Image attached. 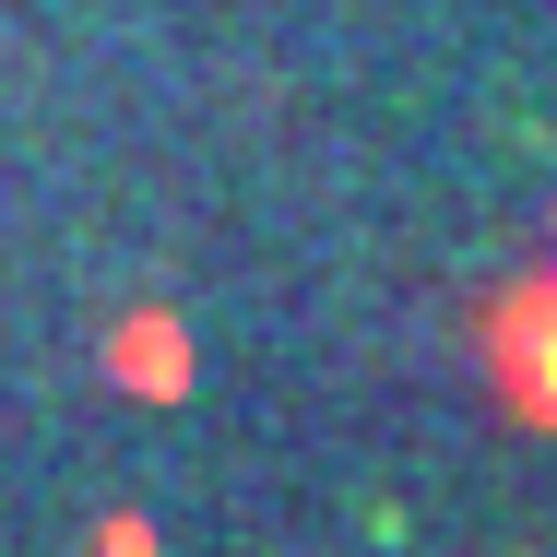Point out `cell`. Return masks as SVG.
I'll use <instances>...</instances> for the list:
<instances>
[{
    "label": "cell",
    "instance_id": "cell-1",
    "mask_svg": "<svg viewBox=\"0 0 557 557\" xmlns=\"http://www.w3.org/2000/svg\"><path fill=\"white\" fill-rule=\"evenodd\" d=\"M486 380H498V404H510L522 428H557V273H534V285L498 297V321H486Z\"/></svg>",
    "mask_w": 557,
    "mask_h": 557
}]
</instances>
